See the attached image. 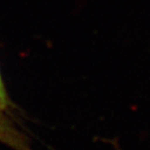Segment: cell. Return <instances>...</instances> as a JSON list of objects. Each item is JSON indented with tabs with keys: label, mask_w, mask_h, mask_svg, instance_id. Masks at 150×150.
Wrapping results in <instances>:
<instances>
[{
	"label": "cell",
	"mask_w": 150,
	"mask_h": 150,
	"mask_svg": "<svg viewBox=\"0 0 150 150\" xmlns=\"http://www.w3.org/2000/svg\"><path fill=\"white\" fill-rule=\"evenodd\" d=\"M9 106H10V100H9L7 93H6L2 77L0 75V112H3Z\"/></svg>",
	"instance_id": "cell-2"
},
{
	"label": "cell",
	"mask_w": 150,
	"mask_h": 150,
	"mask_svg": "<svg viewBox=\"0 0 150 150\" xmlns=\"http://www.w3.org/2000/svg\"><path fill=\"white\" fill-rule=\"evenodd\" d=\"M0 140L18 150H29L19 133L3 117L2 112H0Z\"/></svg>",
	"instance_id": "cell-1"
}]
</instances>
